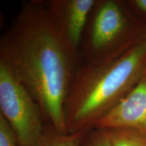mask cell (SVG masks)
Segmentation results:
<instances>
[{
    "label": "cell",
    "mask_w": 146,
    "mask_h": 146,
    "mask_svg": "<svg viewBox=\"0 0 146 146\" xmlns=\"http://www.w3.org/2000/svg\"><path fill=\"white\" fill-rule=\"evenodd\" d=\"M146 38V25L128 8L125 1L96 0L79 50L83 64L97 65L114 60Z\"/></svg>",
    "instance_id": "3957f363"
},
{
    "label": "cell",
    "mask_w": 146,
    "mask_h": 146,
    "mask_svg": "<svg viewBox=\"0 0 146 146\" xmlns=\"http://www.w3.org/2000/svg\"><path fill=\"white\" fill-rule=\"evenodd\" d=\"M146 70V38L119 58L79 66L64 104L68 133L85 132L136 86Z\"/></svg>",
    "instance_id": "7a4b0ae2"
},
{
    "label": "cell",
    "mask_w": 146,
    "mask_h": 146,
    "mask_svg": "<svg viewBox=\"0 0 146 146\" xmlns=\"http://www.w3.org/2000/svg\"><path fill=\"white\" fill-rule=\"evenodd\" d=\"M86 132L63 134L49 125V127L45 128L39 146H80Z\"/></svg>",
    "instance_id": "ba28073f"
},
{
    "label": "cell",
    "mask_w": 146,
    "mask_h": 146,
    "mask_svg": "<svg viewBox=\"0 0 146 146\" xmlns=\"http://www.w3.org/2000/svg\"><path fill=\"white\" fill-rule=\"evenodd\" d=\"M145 73H146V70H145Z\"/></svg>",
    "instance_id": "7c38bea8"
},
{
    "label": "cell",
    "mask_w": 146,
    "mask_h": 146,
    "mask_svg": "<svg viewBox=\"0 0 146 146\" xmlns=\"http://www.w3.org/2000/svg\"><path fill=\"white\" fill-rule=\"evenodd\" d=\"M0 146H18L13 129L0 113Z\"/></svg>",
    "instance_id": "9c48e42d"
},
{
    "label": "cell",
    "mask_w": 146,
    "mask_h": 146,
    "mask_svg": "<svg viewBox=\"0 0 146 146\" xmlns=\"http://www.w3.org/2000/svg\"><path fill=\"white\" fill-rule=\"evenodd\" d=\"M96 0H43L54 31L79 55L83 35Z\"/></svg>",
    "instance_id": "5b68a950"
},
{
    "label": "cell",
    "mask_w": 146,
    "mask_h": 146,
    "mask_svg": "<svg viewBox=\"0 0 146 146\" xmlns=\"http://www.w3.org/2000/svg\"><path fill=\"white\" fill-rule=\"evenodd\" d=\"M0 60L36 100L44 120L68 133L64 104L80 57L54 31L43 0L22 3L0 38Z\"/></svg>",
    "instance_id": "6da1fadb"
},
{
    "label": "cell",
    "mask_w": 146,
    "mask_h": 146,
    "mask_svg": "<svg viewBox=\"0 0 146 146\" xmlns=\"http://www.w3.org/2000/svg\"><path fill=\"white\" fill-rule=\"evenodd\" d=\"M111 146H146V133L129 128L101 129Z\"/></svg>",
    "instance_id": "52a82bcc"
},
{
    "label": "cell",
    "mask_w": 146,
    "mask_h": 146,
    "mask_svg": "<svg viewBox=\"0 0 146 146\" xmlns=\"http://www.w3.org/2000/svg\"><path fill=\"white\" fill-rule=\"evenodd\" d=\"M0 113L13 129L18 146H39L45 131L41 108L1 60Z\"/></svg>",
    "instance_id": "277c9868"
},
{
    "label": "cell",
    "mask_w": 146,
    "mask_h": 146,
    "mask_svg": "<svg viewBox=\"0 0 146 146\" xmlns=\"http://www.w3.org/2000/svg\"><path fill=\"white\" fill-rule=\"evenodd\" d=\"M98 129L129 128L146 133V73L112 110L95 123Z\"/></svg>",
    "instance_id": "8992f818"
},
{
    "label": "cell",
    "mask_w": 146,
    "mask_h": 146,
    "mask_svg": "<svg viewBox=\"0 0 146 146\" xmlns=\"http://www.w3.org/2000/svg\"><path fill=\"white\" fill-rule=\"evenodd\" d=\"M125 3L133 15L146 25V0H128Z\"/></svg>",
    "instance_id": "30bf717a"
},
{
    "label": "cell",
    "mask_w": 146,
    "mask_h": 146,
    "mask_svg": "<svg viewBox=\"0 0 146 146\" xmlns=\"http://www.w3.org/2000/svg\"><path fill=\"white\" fill-rule=\"evenodd\" d=\"M85 138L87 139L85 146H111L108 139L101 129H97V131L91 132L88 136H85Z\"/></svg>",
    "instance_id": "8fae6325"
}]
</instances>
